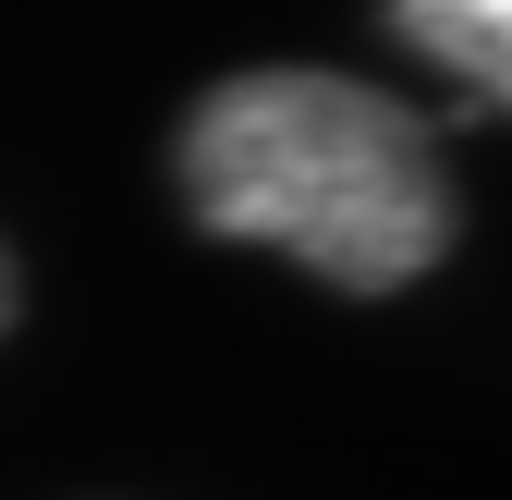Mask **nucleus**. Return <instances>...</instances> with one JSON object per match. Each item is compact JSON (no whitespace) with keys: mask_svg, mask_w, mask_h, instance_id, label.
<instances>
[{"mask_svg":"<svg viewBox=\"0 0 512 500\" xmlns=\"http://www.w3.org/2000/svg\"><path fill=\"white\" fill-rule=\"evenodd\" d=\"M391 25L427 49V61H452V74L476 86V98H500L512 86V0H391Z\"/></svg>","mask_w":512,"mask_h":500,"instance_id":"nucleus-2","label":"nucleus"},{"mask_svg":"<svg viewBox=\"0 0 512 500\" xmlns=\"http://www.w3.org/2000/svg\"><path fill=\"white\" fill-rule=\"evenodd\" d=\"M171 183L196 232L281 244L342 293H403L452 257V171L439 135L354 74H232L183 110Z\"/></svg>","mask_w":512,"mask_h":500,"instance_id":"nucleus-1","label":"nucleus"},{"mask_svg":"<svg viewBox=\"0 0 512 500\" xmlns=\"http://www.w3.org/2000/svg\"><path fill=\"white\" fill-rule=\"evenodd\" d=\"M13 305H25V281H13V257H0V330H13Z\"/></svg>","mask_w":512,"mask_h":500,"instance_id":"nucleus-3","label":"nucleus"}]
</instances>
